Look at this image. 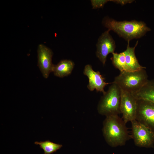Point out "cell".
<instances>
[{
	"label": "cell",
	"mask_w": 154,
	"mask_h": 154,
	"mask_svg": "<svg viewBox=\"0 0 154 154\" xmlns=\"http://www.w3.org/2000/svg\"><path fill=\"white\" fill-rule=\"evenodd\" d=\"M35 144L38 145L40 148L43 149L44 154H51L60 149L62 145L56 143L49 140L39 142L35 141Z\"/></svg>",
	"instance_id": "9a60e30c"
},
{
	"label": "cell",
	"mask_w": 154,
	"mask_h": 154,
	"mask_svg": "<svg viewBox=\"0 0 154 154\" xmlns=\"http://www.w3.org/2000/svg\"><path fill=\"white\" fill-rule=\"evenodd\" d=\"M108 1L110 0H91L92 6L94 9L102 7Z\"/></svg>",
	"instance_id": "2e32d148"
},
{
	"label": "cell",
	"mask_w": 154,
	"mask_h": 154,
	"mask_svg": "<svg viewBox=\"0 0 154 154\" xmlns=\"http://www.w3.org/2000/svg\"><path fill=\"white\" fill-rule=\"evenodd\" d=\"M74 66V63L72 61L62 60L56 64L54 65L52 72L56 76L63 78L71 74Z\"/></svg>",
	"instance_id": "7c38bea8"
},
{
	"label": "cell",
	"mask_w": 154,
	"mask_h": 154,
	"mask_svg": "<svg viewBox=\"0 0 154 154\" xmlns=\"http://www.w3.org/2000/svg\"><path fill=\"white\" fill-rule=\"evenodd\" d=\"M131 123V137L135 145L140 147H152L154 142V132L136 119Z\"/></svg>",
	"instance_id": "5b68a950"
},
{
	"label": "cell",
	"mask_w": 154,
	"mask_h": 154,
	"mask_svg": "<svg viewBox=\"0 0 154 154\" xmlns=\"http://www.w3.org/2000/svg\"><path fill=\"white\" fill-rule=\"evenodd\" d=\"M110 1L113 2L117 4L124 5L127 3H130L134 1L133 0H110Z\"/></svg>",
	"instance_id": "e0dca14e"
},
{
	"label": "cell",
	"mask_w": 154,
	"mask_h": 154,
	"mask_svg": "<svg viewBox=\"0 0 154 154\" xmlns=\"http://www.w3.org/2000/svg\"><path fill=\"white\" fill-rule=\"evenodd\" d=\"M83 73L89 79L87 85L88 89L90 91L96 89L97 91L102 92L103 94L106 92L104 90L105 86L110 83L106 82L104 78L99 71H95L93 69L91 65H86L84 68Z\"/></svg>",
	"instance_id": "30bf717a"
},
{
	"label": "cell",
	"mask_w": 154,
	"mask_h": 154,
	"mask_svg": "<svg viewBox=\"0 0 154 154\" xmlns=\"http://www.w3.org/2000/svg\"><path fill=\"white\" fill-rule=\"evenodd\" d=\"M121 90L120 113L122 119L126 123L136 119L137 100L132 94Z\"/></svg>",
	"instance_id": "52a82bcc"
},
{
	"label": "cell",
	"mask_w": 154,
	"mask_h": 154,
	"mask_svg": "<svg viewBox=\"0 0 154 154\" xmlns=\"http://www.w3.org/2000/svg\"><path fill=\"white\" fill-rule=\"evenodd\" d=\"M111 83L107 91L101 97L97 108L99 114L106 116L121 113V89L116 84Z\"/></svg>",
	"instance_id": "277c9868"
},
{
	"label": "cell",
	"mask_w": 154,
	"mask_h": 154,
	"mask_svg": "<svg viewBox=\"0 0 154 154\" xmlns=\"http://www.w3.org/2000/svg\"><path fill=\"white\" fill-rule=\"evenodd\" d=\"M111 58L113 66L120 72L130 71L125 61V56L124 52L117 53H114Z\"/></svg>",
	"instance_id": "5bb4252c"
},
{
	"label": "cell",
	"mask_w": 154,
	"mask_h": 154,
	"mask_svg": "<svg viewBox=\"0 0 154 154\" xmlns=\"http://www.w3.org/2000/svg\"><path fill=\"white\" fill-rule=\"evenodd\" d=\"M133 95L137 99L154 103V80H149L139 91Z\"/></svg>",
	"instance_id": "4fadbf2b"
},
{
	"label": "cell",
	"mask_w": 154,
	"mask_h": 154,
	"mask_svg": "<svg viewBox=\"0 0 154 154\" xmlns=\"http://www.w3.org/2000/svg\"><path fill=\"white\" fill-rule=\"evenodd\" d=\"M126 123L118 115L106 116L103 123L102 131L105 139L110 146L124 145L131 137Z\"/></svg>",
	"instance_id": "7a4b0ae2"
},
{
	"label": "cell",
	"mask_w": 154,
	"mask_h": 154,
	"mask_svg": "<svg viewBox=\"0 0 154 154\" xmlns=\"http://www.w3.org/2000/svg\"><path fill=\"white\" fill-rule=\"evenodd\" d=\"M137 100L135 119L154 132V103L143 100Z\"/></svg>",
	"instance_id": "8992f818"
},
{
	"label": "cell",
	"mask_w": 154,
	"mask_h": 154,
	"mask_svg": "<svg viewBox=\"0 0 154 154\" xmlns=\"http://www.w3.org/2000/svg\"><path fill=\"white\" fill-rule=\"evenodd\" d=\"M108 29L99 38L97 43L96 55L103 65L105 64L108 55L114 53L116 46L115 42Z\"/></svg>",
	"instance_id": "ba28073f"
},
{
	"label": "cell",
	"mask_w": 154,
	"mask_h": 154,
	"mask_svg": "<svg viewBox=\"0 0 154 154\" xmlns=\"http://www.w3.org/2000/svg\"><path fill=\"white\" fill-rule=\"evenodd\" d=\"M53 53L52 50L43 44L38 45V66L43 77L47 78L52 72L54 65L52 62Z\"/></svg>",
	"instance_id": "9c48e42d"
},
{
	"label": "cell",
	"mask_w": 154,
	"mask_h": 154,
	"mask_svg": "<svg viewBox=\"0 0 154 154\" xmlns=\"http://www.w3.org/2000/svg\"><path fill=\"white\" fill-rule=\"evenodd\" d=\"M127 48L123 52L125 56V61L130 71L139 70L143 69H146L145 67L142 66L139 64L135 54V49L137 46L138 41L133 47H130L129 40Z\"/></svg>",
	"instance_id": "8fae6325"
},
{
	"label": "cell",
	"mask_w": 154,
	"mask_h": 154,
	"mask_svg": "<svg viewBox=\"0 0 154 154\" xmlns=\"http://www.w3.org/2000/svg\"><path fill=\"white\" fill-rule=\"evenodd\" d=\"M145 69L120 72L118 75L115 77L112 82L117 84L121 90L132 94H135L149 80Z\"/></svg>",
	"instance_id": "3957f363"
},
{
	"label": "cell",
	"mask_w": 154,
	"mask_h": 154,
	"mask_svg": "<svg viewBox=\"0 0 154 154\" xmlns=\"http://www.w3.org/2000/svg\"><path fill=\"white\" fill-rule=\"evenodd\" d=\"M102 24L110 31H112L125 40L130 41L144 36L151 29L142 21H117L108 17L103 19Z\"/></svg>",
	"instance_id": "6da1fadb"
}]
</instances>
